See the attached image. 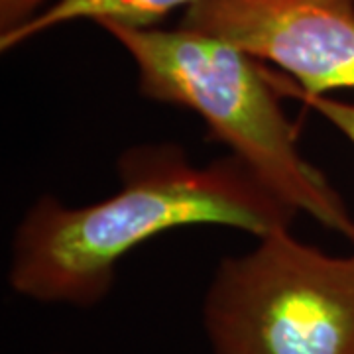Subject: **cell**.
I'll use <instances>...</instances> for the list:
<instances>
[{
  "label": "cell",
  "mask_w": 354,
  "mask_h": 354,
  "mask_svg": "<svg viewBox=\"0 0 354 354\" xmlns=\"http://www.w3.org/2000/svg\"><path fill=\"white\" fill-rule=\"evenodd\" d=\"M118 177L120 189L87 207L44 195L28 209L8 270L18 295L91 307L111 291L118 262L162 232L218 225L262 239L297 215L232 153L193 165L183 148L138 146L120 156Z\"/></svg>",
  "instance_id": "1"
},
{
  "label": "cell",
  "mask_w": 354,
  "mask_h": 354,
  "mask_svg": "<svg viewBox=\"0 0 354 354\" xmlns=\"http://www.w3.org/2000/svg\"><path fill=\"white\" fill-rule=\"evenodd\" d=\"M132 57L146 99L199 114L266 187L323 227L351 236L354 221L342 197L297 146L279 104L276 75L260 59L223 39L187 28L101 24Z\"/></svg>",
  "instance_id": "2"
},
{
  "label": "cell",
  "mask_w": 354,
  "mask_h": 354,
  "mask_svg": "<svg viewBox=\"0 0 354 354\" xmlns=\"http://www.w3.org/2000/svg\"><path fill=\"white\" fill-rule=\"evenodd\" d=\"M225 258L203 304L215 354H354V254L270 232Z\"/></svg>",
  "instance_id": "3"
},
{
  "label": "cell",
  "mask_w": 354,
  "mask_h": 354,
  "mask_svg": "<svg viewBox=\"0 0 354 354\" xmlns=\"http://www.w3.org/2000/svg\"><path fill=\"white\" fill-rule=\"evenodd\" d=\"M181 28L276 64L304 95L354 88V0H195Z\"/></svg>",
  "instance_id": "4"
},
{
  "label": "cell",
  "mask_w": 354,
  "mask_h": 354,
  "mask_svg": "<svg viewBox=\"0 0 354 354\" xmlns=\"http://www.w3.org/2000/svg\"><path fill=\"white\" fill-rule=\"evenodd\" d=\"M191 2L195 0H55L26 24L0 34V50H12L46 30L77 20H91L99 26L113 22L146 28L160 22L179 6L187 8Z\"/></svg>",
  "instance_id": "5"
},
{
  "label": "cell",
  "mask_w": 354,
  "mask_h": 354,
  "mask_svg": "<svg viewBox=\"0 0 354 354\" xmlns=\"http://www.w3.org/2000/svg\"><path fill=\"white\" fill-rule=\"evenodd\" d=\"M276 87L279 93H288L297 97L299 101L305 102L307 106H311L315 113H319L323 118H327L333 127L337 128L339 132H342L346 138L353 142L354 146V102H344L337 101V99H330L327 97H311V95H304L299 93L295 87H291L290 83L281 81L276 77Z\"/></svg>",
  "instance_id": "6"
},
{
  "label": "cell",
  "mask_w": 354,
  "mask_h": 354,
  "mask_svg": "<svg viewBox=\"0 0 354 354\" xmlns=\"http://www.w3.org/2000/svg\"><path fill=\"white\" fill-rule=\"evenodd\" d=\"M46 0H0V34L12 32L39 12Z\"/></svg>",
  "instance_id": "7"
},
{
  "label": "cell",
  "mask_w": 354,
  "mask_h": 354,
  "mask_svg": "<svg viewBox=\"0 0 354 354\" xmlns=\"http://www.w3.org/2000/svg\"><path fill=\"white\" fill-rule=\"evenodd\" d=\"M348 239H351V241L354 242V228H353V232H351V236H348Z\"/></svg>",
  "instance_id": "8"
}]
</instances>
